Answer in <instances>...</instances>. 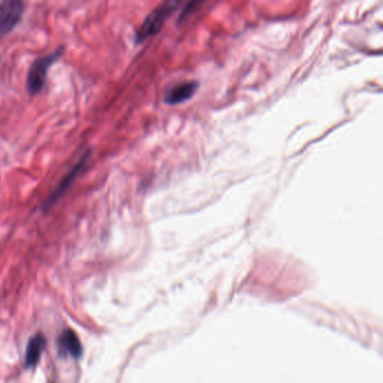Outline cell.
<instances>
[{
  "label": "cell",
  "mask_w": 383,
  "mask_h": 383,
  "mask_svg": "<svg viewBox=\"0 0 383 383\" xmlns=\"http://www.w3.org/2000/svg\"><path fill=\"white\" fill-rule=\"evenodd\" d=\"M178 3L175 1H166L157 6L150 15L145 19L144 23L142 24L140 31L138 32V41L142 42L149 36L155 34L159 31L163 22L166 21V17L173 12Z\"/></svg>",
  "instance_id": "obj_2"
},
{
  "label": "cell",
  "mask_w": 383,
  "mask_h": 383,
  "mask_svg": "<svg viewBox=\"0 0 383 383\" xmlns=\"http://www.w3.org/2000/svg\"><path fill=\"white\" fill-rule=\"evenodd\" d=\"M46 340L43 334L34 335L28 344L25 353V364L28 368H33L40 362L41 356L45 349Z\"/></svg>",
  "instance_id": "obj_6"
},
{
  "label": "cell",
  "mask_w": 383,
  "mask_h": 383,
  "mask_svg": "<svg viewBox=\"0 0 383 383\" xmlns=\"http://www.w3.org/2000/svg\"><path fill=\"white\" fill-rule=\"evenodd\" d=\"M24 6L19 0H7L0 3V37L8 34L21 21Z\"/></svg>",
  "instance_id": "obj_3"
},
{
  "label": "cell",
  "mask_w": 383,
  "mask_h": 383,
  "mask_svg": "<svg viewBox=\"0 0 383 383\" xmlns=\"http://www.w3.org/2000/svg\"><path fill=\"white\" fill-rule=\"evenodd\" d=\"M58 352L65 358L79 359L83 354V345L78 335L72 329L62 331L58 340Z\"/></svg>",
  "instance_id": "obj_4"
},
{
  "label": "cell",
  "mask_w": 383,
  "mask_h": 383,
  "mask_svg": "<svg viewBox=\"0 0 383 383\" xmlns=\"http://www.w3.org/2000/svg\"><path fill=\"white\" fill-rule=\"evenodd\" d=\"M83 163H85V159L83 161H80L79 164L76 166V169L72 170L70 175H68V178L65 179V180L62 181L61 186L56 189V193L51 197V201H54L56 199V197L60 196L61 193H63V191L65 190V188H67V184H70L71 181L74 180L76 178V175H77L78 171H79L80 168L83 166Z\"/></svg>",
  "instance_id": "obj_7"
},
{
  "label": "cell",
  "mask_w": 383,
  "mask_h": 383,
  "mask_svg": "<svg viewBox=\"0 0 383 383\" xmlns=\"http://www.w3.org/2000/svg\"><path fill=\"white\" fill-rule=\"evenodd\" d=\"M63 47H58L54 52L50 53L47 56L37 58L36 61L32 65L31 69L28 71V90L32 95L40 92L45 83L46 74L50 67L58 61L63 54Z\"/></svg>",
  "instance_id": "obj_1"
},
{
  "label": "cell",
  "mask_w": 383,
  "mask_h": 383,
  "mask_svg": "<svg viewBox=\"0 0 383 383\" xmlns=\"http://www.w3.org/2000/svg\"><path fill=\"white\" fill-rule=\"evenodd\" d=\"M197 88H198V83L196 81L178 83L166 91L164 100L170 105L180 104L193 97Z\"/></svg>",
  "instance_id": "obj_5"
}]
</instances>
